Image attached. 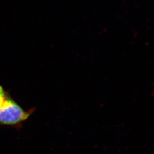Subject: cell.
Segmentation results:
<instances>
[{"label": "cell", "mask_w": 154, "mask_h": 154, "mask_svg": "<svg viewBox=\"0 0 154 154\" xmlns=\"http://www.w3.org/2000/svg\"><path fill=\"white\" fill-rule=\"evenodd\" d=\"M7 94V93H6L5 92L3 87L1 85H0V109L1 108L3 102L5 99Z\"/></svg>", "instance_id": "2"}, {"label": "cell", "mask_w": 154, "mask_h": 154, "mask_svg": "<svg viewBox=\"0 0 154 154\" xmlns=\"http://www.w3.org/2000/svg\"><path fill=\"white\" fill-rule=\"evenodd\" d=\"M31 113L32 112L25 111L7 94L0 109V126H20Z\"/></svg>", "instance_id": "1"}]
</instances>
